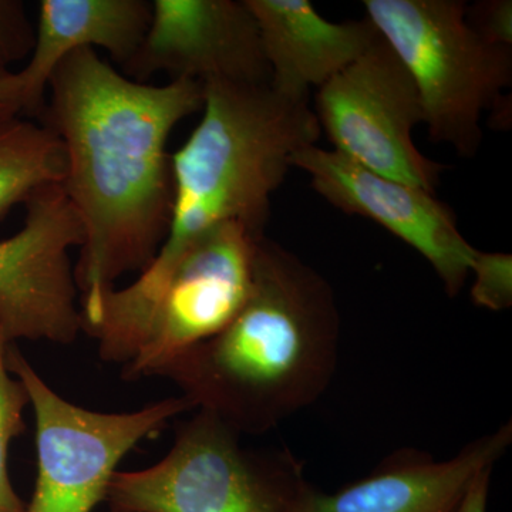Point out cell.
<instances>
[{
  "instance_id": "cell-1",
  "label": "cell",
  "mask_w": 512,
  "mask_h": 512,
  "mask_svg": "<svg viewBox=\"0 0 512 512\" xmlns=\"http://www.w3.org/2000/svg\"><path fill=\"white\" fill-rule=\"evenodd\" d=\"M202 104L201 83L136 82L92 49L64 57L50 77L37 121L62 141V187L83 225L74 265L83 325L117 279L146 271L160 251L173 211L168 140Z\"/></svg>"
},
{
  "instance_id": "cell-2",
  "label": "cell",
  "mask_w": 512,
  "mask_h": 512,
  "mask_svg": "<svg viewBox=\"0 0 512 512\" xmlns=\"http://www.w3.org/2000/svg\"><path fill=\"white\" fill-rule=\"evenodd\" d=\"M339 338L332 286L265 235L256 247L251 292L234 319L156 377L241 436L264 434L325 393Z\"/></svg>"
},
{
  "instance_id": "cell-3",
  "label": "cell",
  "mask_w": 512,
  "mask_h": 512,
  "mask_svg": "<svg viewBox=\"0 0 512 512\" xmlns=\"http://www.w3.org/2000/svg\"><path fill=\"white\" fill-rule=\"evenodd\" d=\"M312 94L269 82L204 84L198 126L171 154L173 211L160 251L124 295L140 296L160 281L192 242L227 222L265 235L272 195L295 154L318 146Z\"/></svg>"
},
{
  "instance_id": "cell-4",
  "label": "cell",
  "mask_w": 512,
  "mask_h": 512,
  "mask_svg": "<svg viewBox=\"0 0 512 512\" xmlns=\"http://www.w3.org/2000/svg\"><path fill=\"white\" fill-rule=\"evenodd\" d=\"M262 237L239 222L211 228L150 291L137 298L107 292L83 332L96 340L104 363L121 366L124 379L156 377L234 319L251 292Z\"/></svg>"
},
{
  "instance_id": "cell-5",
  "label": "cell",
  "mask_w": 512,
  "mask_h": 512,
  "mask_svg": "<svg viewBox=\"0 0 512 512\" xmlns=\"http://www.w3.org/2000/svg\"><path fill=\"white\" fill-rule=\"evenodd\" d=\"M366 18L409 70L430 138L476 156L487 111L512 82V52L485 42L460 0H366Z\"/></svg>"
},
{
  "instance_id": "cell-6",
  "label": "cell",
  "mask_w": 512,
  "mask_h": 512,
  "mask_svg": "<svg viewBox=\"0 0 512 512\" xmlns=\"http://www.w3.org/2000/svg\"><path fill=\"white\" fill-rule=\"evenodd\" d=\"M239 437L214 413L198 410L178 423L160 461L117 471L104 501L111 512H285L301 463L288 451L256 454Z\"/></svg>"
},
{
  "instance_id": "cell-7",
  "label": "cell",
  "mask_w": 512,
  "mask_h": 512,
  "mask_svg": "<svg viewBox=\"0 0 512 512\" xmlns=\"http://www.w3.org/2000/svg\"><path fill=\"white\" fill-rule=\"evenodd\" d=\"M6 365L25 386L35 414L37 477L26 512H93L106 500L123 458L194 410L178 396L134 412H97L55 392L12 343Z\"/></svg>"
},
{
  "instance_id": "cell-8",
  "label": "cell",
  "mask_w": 512,
  "mask_h": 512,
  "mask_svg": "<svg viewBox=\"0 0 512 512\" xmlns=\"http://www.w3.org/2000/svg\"><path fill=\"white\" fill-rule=\"evenodd\" d=\"M313 111L333 150L373 173L436 194L446 165L416 147L423 104L409 70L382 36L319 87Z\"/></svg>"
},
{
  "instance_id": "cell-9",
  "label": "cell",
  "mask_w": 512,
  "mask_h": 512,
  "mask_svg": "<svg viewBox=\"0 0 512 512\" xmlns=\"http://www.w3.org/2000/svg\"><path fill=\"white\" fill-rule=\"evenodd\" d=\"M23 227L0 241V329L15 340L70 345L83 332L70 251L84 241L82 221L62 185L25 202Z\"/></svg>"
},
{
  "instance_id": "cell-10",
  "label": "cell",
  "mask_w": 512,
  "mask_h": 512,
  "mask_svg": "<svg viewBox=\"0 0 512 512\" xmlns=\"http://www.w3.org/2000/svg\"><path fill=\"white\" fill-rule=\"evenodd\" d=\"M291 165L308 174L315 191L333 207L382 225L419 252L448 296L463 289L478 249L468 244L456 215L436 194L373 173L319 146L299 151Z\"/></svg>"
},
{
  "instance_id": "cell-11",
  "label": "cell",
  "mask_w": 512,
  "mask_h": 512,
  "mask_svg": "<svg viewBox=\"0 0 512 512\" xmlns=\"http://www.w3.org/2000/svg\"><path fill=\"white\" fill-rule=\"evenodd\" d=\"M150 26L136 55L123 67L128 79L147 83L165 73L201 83L271 80L258 25L244 0H154Z\"/></svg>"
},
{
  "instance_id": "cell-12",
  "label": "cell",
  "mask_w": 512,
  "mask_h": 512,
  "mask_svg": "<svg viewBox=\"0 0 512 512\" xmlns=\"http://www.w3.org/2000/svg\"><path fill=\"white\" fill-rule=\"evenodd\" d=\"M512 441L511 423L471 441L456 457L436 461L419 450L390 454L369 476L323 493L293 478L285 512H456L474 477L504 456Z\"/></svg>"
},
{
  "instance_id": "cell-13",
  "label": "cell",
  "mask_w": 512,
  "mask_h": 512,
  "mask_svg": "<svg viewBox=\"0 0 512 512\" xmlns=\"http://www.w3.org/2000/svg\"><path fill=\"white\" fill-rule=\"evenodd\" d=\"M258 25L271 83L312 94L380 37L369 19L330 22L308 0H244Z\"/></svg>"
},
{
  "instance_id": "cell-14",
  "label": "cell",
  "mask_w": 512,
  "mask_h": 512,
  "mask_svg": "<svg viewBox=\"0 0 512 512\" xmlns=\"http://www.w3.org/2000/svg\"><path fill=\"white\" fill-rule=\"evenodd\" d=\"M147 0H42L35 25V47L20 70L25 116L39 117L50 77L64 57L82 49H103L121 67L141 46L150 26Z\"/></svg>"
},
{
  "instance_id": "cell-15",
  "label": "cell",
  "mask_w": 512,
  "mask_h": 512,
  "mask_svg": "<svg viewBox=\"0 0 512 512\" xmlns=\"http://www.w3.org/2000/svg\"><path fill=\"white\" fill-rule=\"evenodd\" d=\"M66 156L59 137L40 121L0 117V218L47 185H62Z\"/></svg>"
},
{
  "instance_id": "cell-16",
  "label": "cell",
  "mask_w": 512,
  "mask_h": 512,
  "mask_svg": "<svg viewBox=\"0 0 512 512\" xmlns=\"http://www.w3.org/2000/svg\"><path fill=\"white\" fill-rule=\"evenodd\" d=\"M9 345L0 329V512H26L28 504L10 481L8 456L10 443L26 429L23 414L30 402L25 386L6 365Z\"/></svg>"
},
{
  "instance_id": "cell-17",
  "label": "cell",
  "mask_w": 512,
  "mask_h": 512,
  "mask_svg": "<svg viewBox=\"0 0 512 512\" xmlns=\"http://www.w3.org/2000/svg\"><path fill=\"white\" fill-rule=\"evenodd\" d=\"M474 285L471 299L481 308L504 311L512 303V256L500 252L477 251L471 266Z\"/></svg>"
},
{
  "instance_id": "cell-18",
  "label": "cell",
  "mask_w": 512,
  "mask_h": 512,
  "mask_svg": "<svg viewBox=\"0 0 512 512\" xmlns=\"http://www.w3.org/2000/svg\"><path fill=\"white\" fill-rule=\"evenodd\" d=\"M35 47V25L25 3L0 0V76L10 72L12 64L29 59Z\"/></svg>"
},
{
  "instance_id": "cell-19",
  "label": "cell",
  "mask_w": 512,
  "mask_h": 512,
  "mask_svg": "<svg viewBox=\"0 0 512 512\" xmlns=\"http://www.w3.org/2000/svg\"><path fill=\"white\" fill-rule=\"evenodd\" d=\"M467 22L485 42L498 47L512 46L511 0H485L473 8L467 6Z\"/></svg>"
},
{
  "instance_id": "cell-20",
  "label": "cell",
  "mask_w": 512,
  "mask_h": 512,
  "mask_svg": "<svg viewBox=\"0 0 512 512\" xmlns=\"http://www.w3.org/2000/svg\"><path fill=\"white\" fill-rule=\"evenodd\" d=\"M25 86L20 73L0 76V117L25 116Z\"/></svg>"
},
{
  "instance_id": "cell-21",
  "label": "cell",
  "mask_w": 512,
  "mask_h": 512,
  "mask_svg": "<svg viewBox=\"0 0 512 512\" xmlns=\"http://www.w3.org/2000/svg\"><path fill=\"white\" fill-rule=\"evenodd\" d=\"M493 468H484L474 477L456 512H487L488 493H490V480Z\"/></svg>"
}]
</instances>
